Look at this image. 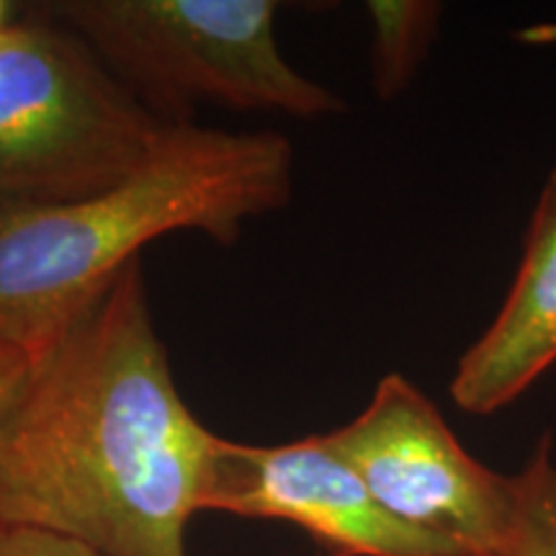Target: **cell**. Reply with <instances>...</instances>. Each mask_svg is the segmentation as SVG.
I'll use <instances>...</instances> for the list:
<instances>
[{
	"instance_id": "52a82bcc",
	"label": "cell",
	"mask_w": 556,
	"mask_h": 556,
	"mask_svg": "<svg viewBox=\"0 0 556 556\" xmlns=\"http://www.w3.org/2000/svg\"><path fill=\"white\" fill-rule=\"evenodd\" d=\"M556 364V168L541 189L503 307L462 353L448 394L469 415L523 397Z\"/></svg>"
},
{
	"instance_id": "6da1fadb",
	"label": "cell",
	"mask_w": 556,
	"mask_h": 556,
	"mask_svg": "<svg viewBox=\"0 0 556 556\" xmlns=\"http://www.w3.org/2000/svg\"><path fill=\"white\" fill-rule=\"evenodd\" d=\"M219 441L180 397L135 261L34 358L0 428V526L99 556H189Z\"/></svg>"
},
{
	"instance_id": "8992f818",
	"label": "cell",
	"mask_w": 556,
	"mask_h": 556,
	"mask_svg": "<svg viewBox=\"0 0 556 556\" xmlns=\"http://www.w3.org/2000/svg\"><path fill=\"white\" fill-rule=\"evenodd\" d=\"M206 510L283 520L328 556H467L387 513L323 435L278 446L222 438Z\"/></svg>"
},
{
	"instance_id": "8fae6325",
	"label": "cell",
	"mask_w": 556,
	"mask_h": 556,
	"mask_svg": "<svg viewBox=\"0 0 556 556\" xmlns=\"http://www.w3.org/2000/svg\"><path fill=\"white\" fill-rule=\"evenodd\" d=\"M34 371V356L24 348L0 338V428L24 397Z\"/></svg>"
},
{
	"instance_id": "7a4b0ae2",
	"label": "cell",
	"mask_w": 556,
	"mask_h": 556,
	"mask_svg": "<svg viewBox=\"0 0 556 556\" xmlns=\"http://www.w3.org/2000/svg\"><path fill=\"white\" fill-rule=\"evenodd\" d=\"M294 148L281 131L168 127L122 184L58 206L0 212V338L34 358L78 325L173 232L240 240L250 219L291 201Z\"/></svg>"
},
{
	"instance_id": "5b68a950",
	"label": "cell",
	"mask_w": 556,
	"mask_h": 556,
	"mask_svg": "<svg viewBox=\"0 0 556 556\" xmlns=\"http://www.w3.org/2000/svg\"><path fill=\"white\" fill-rule=\"evenodd\" d=\"M323 438L402 523L467 556H505L513 477L471 456L415 381L387 374L368 405Z\"/></svg>"
},
{
	"instance_id": "7c38bea8",
	"label": "cell",
	"mask_w": 556,
	"mask_h": 556,
	"mask_svg": "<svg viewBox=\"0 0 556 556\" xmlns=\"http://www.w3.org/2000/svg\"><path fill=\"white\" fill-rule=\"evenodd\" d=\"M11 24V3L0 0V31Z\"/></svg>"
},
{
	"instance_id": "277c9868",
	"label": "cell",
	"mask_w": 556,
	"mask_h": 556,
	"mask_svg": "<svg viewBox=\"0 0 556 556\" xmlns=\"http://www.w3.org/2000/svg\"><path fill=\"white\" fill-rule=\"evenodd\" d=\"M165 129L37 3L0 31V212L96 197L129 178Z\"/></svg>"
},
{
	"instance_id": "30bf717a",
	"label": "cell",
	"mask_w": 556,
	"mask_h": 556,
	"mask_svg": "<svg viewBox=\"0 0 556 556\" xmlns=\"http://www.w3.org/2000/svg\"><path fill=\"white\" fill-rule=\"evenodd\" d=\"M0 556H99L88 546L31 528L0 526Z\"/></svg>"
},
{
	"instance_id": "3957f363",
	"label": "cell",
	"mask_w": 556,
	"mask_h": 556,
	"mask_svg": "<svg viewBox=\"0 0 556 556\" xmlns=\"http://www.w3.org/2000/svg\"><path fill=\"white\" fill-rule=\"evenodd\" d=\"M93 50L165 127L201 103L325 119L336 90L302 75L276 39L274 0H52L37 3Z\"/></svg>"
},
{
	"instance_id": "ba28073f",
	"label": "cell",
	"mask_w": 556,
	"mask_h": 556,
	"mask_svg": "<svg viewBox=\"0 0 556 556\" xmlns=\"http://www.w3.org/2000/svg\"><path fill=\"white\" fill-rule=\"evenodd\" d=\"M371 31V83L381 101L409 88L428 60L441 26L443 5L430 0H371L364 5Z\"/></svg>"
},
{
	"instance_id": "9c48e42d",
	"label": "cell",
	"mask_w": 556,
	"mask_h": 556,
	"mask_svg": "<svg viewBox=\"0 0 556 556\" xmlns=\"http://www.w3.org/2000/svg\"><path fill=\"white\" fill-rule=\"evenodd\" d=\"M516 510L505 556H556V441L541 435L513 477Z\"/></svg>"
}]
</instances>
